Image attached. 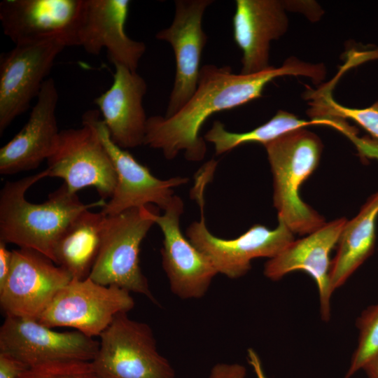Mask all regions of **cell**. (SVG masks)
Segmentation results:
<instances>
[{
    "label": "cell",
    "instance_id": "cell-1",
    "mask_svg": "<svg viewBox=\"0 0 378 378\" xmlns=\"http://www.w3.org/2000/svg\"><path fill=\"white\" fill-rule=\"evenodd\" d=\"M323 75L321 64L295 57L287 59L278 68L272 66L252 74H234L229 66L205 64L200 69L195 92L177 113L169 118H148L144 144L160 150L167 160L183 150L187 160L200 161L205 157L206 146L200 132L211 115L261 97L265 86L276 78L305 76L316 83Z\"/></svg>",
    "mask_w": 378,
    "mask_h": 378
},
{
    "label": "cell",
    "instance_id": "cell-2",
    "mask_svg": "<svg viewBox=\"0 0 378 378\" xmlns=\"http://www.w3.org/2000/svg\"><path fill=\"white\" fill-rule=\"evenodd\" d=\"M47 176L42 172L15 181H7L0 192V241L36 250L55 262V248L61 235L82 211L106 202L84 204L63 183L46 202H29L28 189Z\"/></svg>",
    "mask_w": 378,
    "mask_h": 378
},
{
    "label": "cell",
    "instance_id": "cell-3",
    "mask_svg": "<svg viewBox=\"0 0 378 378\" xmlns=\"http://www.w3.org/2000/svg\"><path fill=\"white\" fill-rule=\"evenodd\" d=\"M264 146L273 176V203L278 221L293 234L314 232L326 223L325 219L302 200L299 190L319 163L323 149L320 139L303 128Z\"/></svg>",
    "mask_w": 378,
    "mask_h": 378
},
{
    "label": "cell",
    "instance_id": "cell-4",
    "mask_svg": "<svg viewBox=\"0 0 378 378\" xmlns=\"http://www.w3.org/2000/svg\"><path fill=\"white\" fill-rule=\"evenodd\" d=\"M213 175L211 169L204 167L195 176L191 195L200 206L201 218L190 225L186 236L208 258L218 274L237 279L249 271L252 260L274 258L294 240V236L280 221L274 230L255 224L232 239L214 235L208 230L204 216V191Z\"/></svg>",
    "mask_w": 378,
    "mask_h": 378
},
{
    "label": "cell",
    "instance_id": "cell-5",
    "mask_svg": "<svg viewBox=\"0 0 378 378\" xmlns=\"http://www.w3.org/2000/svg\"><path fill=\"white\" fill-rule=\"evenodd\" d=\"M148 206L105 216L98 255L89 278L145 295L158 304L139 265L141 241L155 224Z\"/></svg>",
    "mask_w": 378,
    "mask_h": 378
},
{
    "label": "cell",
    "instance_id": "cell-6",
    "mask_svg": "<svg viewBox=\"0 0 378 378\" xmlns=\"http://www.w3.org/2000/svg\"><path fill=\"white\" fill-rule=\"evenodd\" d=\"M99 337L91 363L100 378H176L158 351L150 326L130 318L127 312L118 314Z\"/></svg>",
    "mask_w": 378,
    "mask_h": 378
},
{
    "label": "cell",
    "instance_id": "cell-7",
    "mask_svg": "<svg viewBox=\"0 0 378 378\" xmlns=\"http://www.w3.org/2000/svg\"><path fill=\"white\" fill-rule=\"evenodd\" d=\"M134 307V298L125 289L103 286L89 277L72 279L37 321L48 328L69 327L90 337H99L118 314Z\"/></svg>",
    "mask_w": 378,
    "mask_h": 378
},
{
    "label": "cell",
    "instance_id": "cell-8",
    "mask_svg": "<svg viewBox=\"0 0 378 378\" xmlns=\"http://www.w3.org/2000/svg\"><path fill=\"white\" fill-rule=\"evenodd\" d=\"M82 127L59 131L48 158V177L64 180L72 193L94 187L102 200L111 197L116 174L95 129L82 122Z\"/></svg>",
    "mask_w": 378,
    "mask_h": 378
},
{
    "label": "cell",
    "instance_id": "cell-9",
    "mask_svg": "<svg viewBox=\"0 0 378 378\" xmlns=\"http://www.w3.org/2000/svg\"><path fill=\"white\" fill-rule=\"evenodd\" d=\"M85 0H4L3 31L15 45L48 41L79 46Z\"/></svg>",
    "mask_w": 378,
    "mask_h": 378
},
{
    "label": "cell",
    "instance_id": "cell-10",
    "mask_svg": "<svg viewBox=\"0 0 378 378\" xmlns=\"http://www.w3.org/2000/svg\"><path fill=\"white\" fill-rule=\"evenodd\" d=\"M82 122L95 129L116 174L113 195L102 210L105 216L151 204L164 210L174 195V188L188 181L186 177L176 176L162 180L154 176L148 167L140 164L126 149L120 148L112 140L97 110L86 111L83 115Z\"/></svg>",
    "mask_w": 378,
    "mask_h": 378
},
{
    "label": "cell",
    "instance_id": "cell-11",
    "mask_svg": "<svg viewBox=\"0 0 378 378\" xmlns=\"http://www.w3.org/2000/svg\"><path fill=\"white\" fill-rule=\"evenodd\" d=\"M12 252L10 273L0 288L1 308L6 316L37 321L73 276L36 250L20 248Z\"/></svg>",
    "mask_w": 378,
    "mask_h": 378
},
{
    "label": "cell",
    "instance_id": "cell-12",
    "mask_svg": "<svg viewBox=\"0 0 378 378\" xmlns=\"http://www.w3.org/2000/svg\"><path fill=\"white\" fill-rule=\"evenodd\" d=\"M99 341L78 330L58 332L36 320L6 316L0 328V352L28 368L57 362H91Z\"/></svg>",
    "mask_w": 378,
    "mask_h": 378
},
{
    "label": "cell",
    "instance_id": "cell-13",
    "mask_svg": "<svg viewBox=\"0 0 378 378\" xmlns=\"http://www.w3.org/2000/svg\"><path fill=\"white\" fill-rule=\"evenodd\" d=\"M183 208L182 199L174 195L162 215L150 210L149 216L163 234L162 267L171 291L181 299H198L206 294L218 272L181 232L180 218Z\"/></svg>",
    "mask_w": 378,
    "mask_h": 378
},
{
    "label": "cell",
    "instance_id": "cell-14",
    "mask_svg": "<svg viewBox=\"0 0 378 378\" xmlns=\"http://www.w3.org/2000/svg\"><path fill=\"white\" fill-rule=\"evenodd\" d=\"M55 41L15 45L0 57V134L37 97L57 55Z\"/></svg>",
    "mask_w": 378,
    "mask_h": 378
},
{
    "label": "cell",
    "instance_id": "cell-15",
    "mask_svg": "<svg viewBox=\"0 0 378 378\" xmlns=\"http://www.w3.org/2000/svg\"><path fill=\"white\" fill-rule=\"evenodd\" d=\"M171 25L159 31L155 38L173 48L176 74L164 117L177 113L195 92L200 71L202 50L207 36L202 29V18L211 0H176Z\"/></svg>",
    "mask_w": 378,
    "mask_h": 378
},
{
    "label": "cell",
    "instance_id": "cell-16",
    "mask_svg": "<svg viewBox=\"0 0 378 378\" xmlns=\"http://www.w3.org/2000/svg\"><path fill=\"white\" fill-rule=\"evenodd\" d=\"M347 222L340 218L323 226L307 237L293 240L283 251L265 265L264 274L277 281L290 272L302 270L315 281L318 292L320 312L323 321L330 318L332 291L330 282V253L338 243Z\"/></svg>",
    "mask_w": 378,
    "mask_h": 378
},
{
    "label": "cell",
    "instance_id": "cell-17",
    "mask_svg": "<svg viewBox=\"0 0 378 378\" xmlns=\"http://www.w3.org/2000/svg\"><path fill=\"white\" fill-rule=\"evenodd\" d=\"M58 100L54 80L46 78L27 122L0 148L1 174L31 170L48 159L59 132L56 119Z\"/></svg>",
    "mask_w": 378,
    "mask_h": 378
},
{
    "label": "cell",
    "instance_id": "cell-18",
    "mask_svg": "<svg viewBox=\"0 0 378 378\" xmlns=\"http://www.w3.org/2000/svg\"><path fill=\"white\" fill-rule=\"evenodd\" d=\"M129 6L128 0H85L79 46L94 55L105 48L113 65L136 71L146 45L130 38L125 31Z\"/></svg>",
    "mask_w": 378,
    "mask_h": 378
},
{
    "label": "cell",
    "instance_id": "cell-19",
    "mask_svg": "<svg viewBox=\"0 0 378 378\" xmlns=\"http://www.w3.org/2000/svg\"><path fill=\"white\" fill-rule=\"evenodd\" d=\"M232 18L233 37L242 51L241 74L270 69V42L282 36L288 26L285 1L237 0Z\"/></svg>",
    "mask_w": 378,
    "mask_h": 378
},
{
    "label": "cell",
    "instance_id": "cell-20",
    "mask_svg": "<svg viewBox=\"0 0 378 378\" xmlns=\"http://www.w3.org/2000/svg\"><path fill=\"white\" fill-rule=\"evenodd\" d=\"M111 86L94 99L112 140L123 149L144 144L146 118L143 99L147 85L136 71L115 64Z\"/></svg>",
    "mask_w": 378,
    "mask_h": 378
},
{
    "label": "cell",
    "instance_id": "cell-21",
    "mask_svg": "<svg viewBox=\"0 0 378 378\" xmlns=\"http://www.w3.org/2000/svg\"><path fill=\"white\" fill-rule=\"evenodd\" d=\"M377 217L378 192L367 200L358 214L347 220L344 227L336 255L330 265V282L333 293L372 255Z\"/></svg>",
    "mask_w": 378,
    "mask_h": 378
},
{
    "label": "cell",
    "instance_id": "cell-22",
    "mask_svg": "<svg viewBox=\"0 0 378 378\" xmlns=\"http://www.w3.org/2000/svg\"><path fill=\"white\" fill-rule=\"evenodd\" d=\"M105 215L89 209L79 214L65 229L55 248V263L73 279L90 275L99 253Z\"/></svg>",
    "mask_w": 378,
    "mask_h": 378
},
{
    "label": "cell",
    "instance_id": "cell-23",
    "mask_svg": "<svg viewBox=\"0 0 378 378\" xmlns=\"http://www.w3.org/2000/svg\"><path fill=\"white\" fill-rule=\"evenodd\" d=\"M318 125L332 127L342 132L345 128V123L339 120L326 119L306 120L298 118L293 113L279 110L263 125L245 132L227 131L223 123L216 120L204 135V140L214 144L216 155H221L243 144L255 143L265 146L292 131L303 129L309 125Z\"/></svg>",
    "mask_w": 378,
    "mask_h": 378
},
{
    "label": "cell",
    "instance_id": "cell-24",
    "mask_svg": "<svg viewBox=\"0 0 378 378\" xmlns=\"http://www.w3.org/2000/svg\"><path fill=\"white\" fill-rule=\"evenodd\" d=\"M330 89V83L326 88L307 93L312 99L308 113L312 119H349L378 140V100L365 108H349L336 102L331 96Z\"/></svg>",
    "mask_w": 378,
    "mask_h": 378
},
{
    "label": "cell",
    "instance_id": "cell-25",
    "mask_svg": "<svg viewBox=\"0 0 378 378\" xmlns=\"http://www.w3.org/2000/svg\"><path fill=\"white\" fill-rule=\"evenodd\" d=\"M358 339L345 378H350L378 356V302L368 307L357 319Z\"/></svg>",
    "mask_w": 378,
    "mask_h": 378
},
{
    "label": "cell",
    "instance_id": "cell-26",
    "mask_svg": "<svg viewBox=\"0 0 378 378\" xmlns=\"http://www.w3.org/2000/svg\"><path fill=\"white\" fill-rule=\"evenodd\" d=\"M18 378H100L91 362H57L29 368Z\"/></svg>",
    "mask_w": 378,
    "mask_h": 378
},
{
    "label": "cell",
    "instance_id": "cell-27",
    "mask_svg": "<svg viewBox=\"0 0 378 378\" xmlns=\"http://www.w3.org/2000/svg\"><path fill=\"white\" fill-rule=\"evenodd\" d=\"M28 368L13 356L0 352V378H18Z\"/></svg>",
    "mask_w": 378,
    "mask_h": 378
},
{
    "label": "cell",
    "instance_id": "cell-28",
    "mask_svg": "<svg viewBox=\"0 0 378 378\" xmlns=\"http://www.w3.org/2000/svg\"><path fill=\"white\" fill-rule=\"evenodd\" d=\"M246 370L238 363H217L211 370L209 378H246Z\"/></svg>",
    "mask_w": 378,
    "mask_h": 378
},
{
    "label": "cell",
    "instance_id": "cell-29",
    "mask_svg": "<svg viewBox=\"0 0 378 378\" xmlns=\"http://www.w3.org/2000/svg\"><path fill=\"white\" fill-rule=\"evenodd\" d=\"M13 252L6 247V243L0 241V288L6 281L9 275Z\"/></svg>",
    "mask_w": 378,
    "mask_h": 378
},
{
    "label": "cell",
    "instance_id": "cell-30",
    "mask_svg": "<svg viewBox=\"0 0 378 378\" xmlns=\"http://www.w3.org/2000/svg\"><path fill=\"white\" fill-rule=\"evenodd\" d=\"M363 370L368 378H378V356L370 360Z\"/></svg>",
    "mask_w": 378,
    "mask_h": 378
},
{
    "label": "cell",
    "instance_id": "cell-31",
    "mask_svg": "<svg viewBox=\"0 0 378 378\" xmlns=\"http://www.w3.org/2000/svg\"><path fill=\"white\" fill-rule=\"evenodd\" d=\"M255 371L256 372V374H257L258 378H266L265 377L264 374L262 373V371L261 370V367H257L255 369Z\"/></svg>",
    "mask_w": 378,
    "mask_h": 378
}]
</instances>
